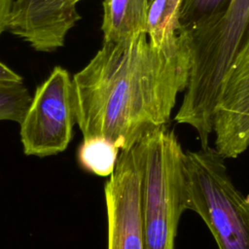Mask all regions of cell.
<instances>
[{"label": "cell", "instance_id": "obj_11", "mask_svg": "<svg viewBox=\"0 0 249 249\" xmlns=\"http://www.w3.org/2000/svg\"><path fill=\"white\" fill-rule=\"evenodd\" d=\"M120 149L101 136L84 138L78 150L80 164L88 171L102 177L110 176L115 169Z\"/></svg>", "mask_w": 249, "mask_h": 249}, {"label": "cell", "instance_id": "obj_10", "mask_svg": "<svg viewBox=\"0 0 249 249\" xmlns=\"http://www.w3.org/2000/svg\"><path fill=\"white\" fill-rule=\"evenodd\" d=\"M184 0H152L148 13L147 36L158 49L174 46L179 38V16Z\"/></svg>", "mask_w": 249, "mask_h": 249}, {"label": "cell", "instance_id": "obj_9", "mask_svg": "<svg viewBox=\"0 0 249 249\" xmlns=\"http://www.w3.org/2000/svg\"><path fill=\"white\" fill-rule=\"evenodd\" d=\"M103 42L120 43L147 33L150 0H104Z\"/></svg>", "mask_w": 249, "mask_h": 249}, {"label": "cell", "instance_id": "obj_16", "mask_svg": "<svg viewBox=\"0 0 249 249\" xmlns=\"http://www.w3.org/2000/svg\"><path fill=\"white\" fill-rule=\"evenodd\" d=\"M150 1H152V0H150Z\"/></svg>", "mask_w": 249, "mask_h": 249}, {"label": "cell", "instance_id": "obj_8", "mask_svg": "<svg viewBox=\"0 0 249 249\" xmlns=\"http://www.w3.org/2000/svg\"><path fill=\"white\" fill-rule=\"evenodd\" d=\"M83 0H12L7 31L33 50L53 53L64 47L68 32L81 19Z\"/></svg>", "mask_w": 249, "mask_h": 249}, {"label": "cell", "instance_id": "obj_13", "mask_svg": "<svg viewBox=\"0 0 249 249\" xmlns=\"http://www.w3.org/2000/svg\"><path fill=\"white\" fill-rule=\"evenodd\" d=\"M231 0H184L180 10V28H186L220 15Z\"/></svg>", "mask_w": 249, "mask_h": 249}, {"label": "cell", "instance_id": "obj_7", "mask_svg": "<svg viewBox=\"0 0 249 249\" xmlns=\"http://www.w3.org/2000/svg\"><path fill=\"white\" fill-rule=\"evenodd\" d=\"M212 133L223 159H236L249 148V26L225 74Z\"/></svg>", "mask_w": 249, "mask_h": 249}, {"label": "cell", "instance_id": "obj_15", "mask_svg": "<svg viewBox=\"0 0 249 249\" xmlns=\"http://www.w3.org/2000/svg\"><path fill=\"white\" fill-rule=\"evenodd\" d=\"M11 4L12 0H0V37L5 31H7Z\"/></svg>", "mask_w": 249, "mask_h": 249}, {"label": "cell", "instance_id": "obj_6", "mask_svg": "<svg viewBox=\"0 0 249 249\" xmlns=\"http://www.w3.org/2000/svg\"><path fill=\"white\" fill-rule=\"evenodd\" d=\"M108 249H146L142 211V164L137 141L121 150L104 186Z\"/></svg>", "mask_w": 249, "mask_h": 249}, {"label": "cell", "instance_id": "obj_12", "mask_svg": "<svg viewBox=\"0 0 249 249\" xmlns=\"http://www.w3.org/2000/svg\"><path fill=\"white\" fill-rule=\"evenodd\" d=\"M32 96L23 84L0 87V121L20 124Z\"/></svg>", "mask_w": 249, "mask_h": 249}, {"label": "cell", "instance_id": "obj_5", "mask_svg": "<svg viewBox=\"0 0 249 249\" xmlns=\"http://www.w3.org/2000/svg\"><path fill=\"white\" fill-rule=\"evenodd\" d=\"M76 111L72 78L55 66L37 87L20 122V141L27 156L48 157L63 152L72 139Z\"/></svg>", "mask_w": 249, "mask_h": 249}, {"label": "cell", "instance_id": "obj_4", "mask_svg": "<svg viewBox=\"0 0 249 249\" xmlns=\"http://www.w3.org/2000/svg\"><path fill=\"white\" fill-rule=\"evenodd\" d=\"M142 164V211L146 249H175L183 212L184 151L167 124L137 140Z\"/></svg>", "mask_w": 249, "mask_h": 249}, {"label": "cell", "instance_id": "obj_2", "mask_svg": "<svg viewBox=\"0 0 249 249\" xmlns=\"http://www.w3.org/2000/svg\"><path fill=\"white\" fill-rule=\"evenodd\" d=\"M248 26L249 0H231L220 15L180 28L188 35L192 65L175 121L192 126L201 147L209 145L222 83Z\"/></svg>", "mask_w": 249, "mask_h": 249}, {"label": "cell", "instance_id": "obj_1", "mask_svg": "<svg viewBox=\"0 0 249 249\" xmlns=\"http://www.w3.org/2000/svg\"><path fill=\"white\" fill-rule=\"evenodd\" d=\"M177 43L154 47L147 33L105 43L72 77L78 124L84 138L101 136L127 149L150 128L167 124L192 65L187 33Z\"/></svg>", "mask_w": 249, "mask_h": 249}, {"label": "cell", "instance_id": "obj_14", "mask_svg": "<svg viewBox=\"0 0 249 249\" xmlns=\"http://www.w3.org/2000/svg\"><path fill=\"white\" fill-rule=\"evenodd\" d=\"M23 84V78L0 61V87Z\"/></svg>", "mask_w": 249, "mask_h": 249}, {"label": "cell", "instance_id": "obj_3", "mask_svg": "<svg viewBox=\"0 0 249 249\" xmlns=\"http://www.w3.org/2000/svg\"><path fill=\"white\" fill-rule=\"evenodd\" d=\"M183 207L196 212L219 249H249V195L233 184L214 148L184 152Z\"/></svg>", "mask_w": 249, "mask_h": 249}]
</instances>
